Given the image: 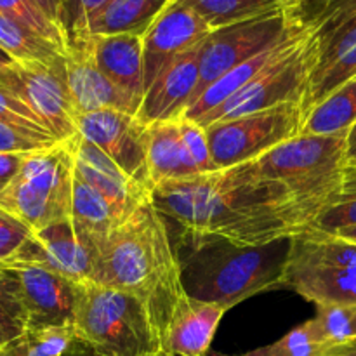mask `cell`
<instances>
[{"instance_id":"41","label":"cell","mask_w":356,"mask_h":356,"mask_svg":"<svg viewBox=\"0 0 356 356\" xmlns=\"http://www.w3.org/2000/svg\"><path fill=\"white\" fill-rule=\"evenodd\" d=\"M30 153L0 152V183L7 184L17 176Z\"/></svg>"},{"instance_id":"25","label":"cell","mask_w":356,"mask_h":356,"mask_svg":"<svg viewBox=\"0 0 356 356\" xmlns=\"http://www.w3.org/2000/svg\"><path fill=\"white\" fill-rule=\"evenodd\" d=\"M356 124V79L334 90L306 113L302 136L348 134Z\"/></svg>"},{"instance_id":"40","label":"cell","mask_w":356,"mask_h":356,"mask_svg":"<svg viewBox=\"0 0 356 356\" xmlns=\"http://www.w3.org/2000/svg\"><path fill=\"white\" fill-rule=\"evenodd\" d=\"M106 2L108 0H76L75 16H73L72 26H70L68 31L70 44H73V42H76L82 37L83 28H86L89 17L92 16L94 13H97Z\"/></svg>"},{"instance_id":"29","label":"cell","mask_w":356,"mask_h":356,"mask_svg":"<svg viewBox=\"0 0 356 356\" xmlns=\"http://www.w3.org/2000/svg\"><path fill=\"white\" fill-rule=\"evenodd\" d=\"M351 226H356V163L344 167L339 186L308 228L337 233Z\"/></svg>"},{"instance_id":"8","label":"cell","mask_w":356,"mask_h":356,"mask_svg":"<svg viewBox=\"0 0 356 356\" xmlns=\"http://www.w3.org/2000/svg\"><path fill=\"white\" fill-rule=\"evenodd\" d=\"M320 33L312 21V28L296 47L271 63L252 82L233 94L229 99L198 120L200 125L229 120L243 115L256 113L285 103L302 104L308 94L313 73L320 65Z\"/></svg>"},{"instance_id":"23","label":"cell","mask_w":356,"mask_h":356,"mask_svg":"<svg viewBox=\"0 0 356 356\" xmlns=\"http://www.w3.org/2000/svg\"><path fill=\"white\" fill-rule=\"evenodd\" d=\"M169 3L170 0H108L97 13L89 17L79 40L92 35L117 33L145 37L146 31Z\"/></svg>"},{"instance_id":"3","label":"cell","mask_w":356,"mask_h":356,"mask_svg":"<svg viewBox=\"0 0 356 356\" xmlns=\"http://www.w3.org/2000/svg\"><path fill=\"white\" fill-rule=\"evenodd\" d=\"M184 247L188 256L179 259L184 291L198 301L214 302L228 312L252 296L284 287L291 238L252 247L222 240Z\"/></svg>"},{"instance_id":"38","label":"cell","mask_w":356,"mask_h":356,"mask_svg":"<svg viewBox=\"0 0 356 356\" xmlns=\"http://www.w3.org/2000/svg\"><path fill=\"white\" fill-rule=\"evenodd\" d=\"M31 233L24 222L0 207V264L13 259Z\"/></svg>"},{"instance_id":"12","label":"cell","mask_w":356,"mask_h":356,"mask_svg":"<svg viewBox=\"0 0 356 356\" xmlns=\"http://www.w3.org/2000/svg\"><path fill=\"white\" fill-rule=\"evenodd\" d=\"M76 129L82 138L106 153L124 172L153 193L146 160V131L134 113L120 110H97L79 115Z\"/></svg>"},{"instance_id":"5","label":"cell","mask_w":356,"mask_h":356,"mask_svg":"<svg viewBox=\"0 0 356 356\" xmlns=\"http://www.w3.org/2000/svg\"><path fill=\"white\" fill-rule=\"evenodd\" d=\"M257 169L289 190L306 221H315L348 165L346 134L298 136L256 160Z\"/></svg>"},{"instance_id":"46","label":"cell","mask_w":356,"mask_h":356,"mask_svg":"<svg viewBox=\"0 0 356 356\" xmlns=\"http://www.w3.org/2000/svg\"><path fill=\"white\" fill-rule=\"evenodd\" d=\"M332 356H356V341L346 344V346L339 348Z\"/></svg>"},{"instance_id":"13","label":"cell","mask_w":356,"mask_h":356,"mask_svg":"<svg viewBox=\"0 0 356 356\" xmlns=\"http://www.w3.org/2000/svg\"><path fill=\"white\" fill-rule=\"evenodd\" d=\"M0 266L13 277L28 327L73 325L79 284L47 268L19 261H6Z\"/></svg>"},{"instance_id":"10","label":"cell","mask_w":356,"mask_h":356,"mask_svg":"<svg viewBox=\"0 0 356 356\" xmlns=\"http://www.w3.org/2000/svg\"><path fill=\"white\" fill-rule=\"evenodd\" d=\"M301 7L275 10L212 31L202 47L200 82L191 103L229 70L275 45L285 35L305 24L308 19L302 16Z\"/></svg>"},{"instance_id":"48","label":"cell","mask_w":356,"mask_h":356,"mask_svg":"<svg viewBox=\"0 0 356 356\" xmlns=\"http://www.w3.org/2000/svg\"><path fill=\"white\" fill-rule=\"evenodd\" d=\"M10 63H14V59L10 58V56L7 54V52L3 51V49H0V68H2V66L10 65Z\"/></svg>"},{"instance_id":"2","label":"cell","mask_w":356,"mask_h":356,"mask_svg":"<svg viewBox=\"0 0 356 356\" xmlns=\"http://www.w3.org/2000/svg\"><path fill=\"white\" fill-rule=\"evenodd\" d=\"M94 282L141 299L162 343L186 291L179 254L153 202L141 205L111 232L97 256Z\"/></svg>"},{"instance_id":"33","label":"cell","mask_w":356,"mask_h":356,"mask_svg":"<svg viewBox=\"0 0 356 356\" xmlns=\"http://www.w3.org/2000/svg\"><path fill=\"white\" fill-rule=\"evenodd\" d=\"M353 79H356V44L350 51L339 56L336 61L323 66V68H318L313 73L308 94H306L305 101H302L305 117L320 101L329 97L334 90H337Z\"/></svg>"},{"instance_id":"42","label":"cell","mask_w":356,"mask_h":356,"mask_svg":"<svg viewBox=\"0 0 356 356\" xmlns=\"http://www.w3.org/2000/svg\"><path fill=\"white\" fill-rule=\"evenodd\" d=\"M59 2H61V24L63 28H65L66 35H68L73 16H75L76 0H59Z\"/></svg>"},{"instance_id":"34","label":"cell","mask_w":356,"mask_h":356,"mask_svg":"<svg viewBox=\"0 0 356 356\" xmlns=\"http://www.w3.org/2000/svg\"><path fill=\"white\" fill-rule=\"evenodd\" d=\"M28 329V315L23 308L13 277L0 266V337L3 343L16 339Z\"/></svg>"},{"instance_id":"49","label":"cell","mask_w":356,"mask_h":356,"mask_svg":"<svg viewBox=\"0 0 356 356\" xmlns=\"http://www.w3.org/2000/svg\"><path fill=\"white\" fill-rule=\"evenodd\" d=\"M146 356H174V355H170V353H167V351H156V353H152V355H146Z\"/></svg>"},{"instance_id":"4","label":"cell","mask_w":356,"mask_h":356,"mask_svg":"<svg viewBox=\"0 0 356 356\" xmlns=\"http://www.w3.org/2000/svg\"><path fill=\"white\" fill-rule=\"evenodd\" d=\"M73 327L79 343L99 356H146L162 351L145 302L96 282L79 284Z\"/></svg>"},{"instance_id":"51","label":"cell","mask_w":356,"mask_h":356,"mask_svg":"<svg viewBox=\"0 0 356 356\" xmlns=\"http://www.w3.org/2000/svg\"><path fill=\"white\" fill-rule=\"evenodd\" d=\"M3 188H6V184H2V183H0V191H2Z\"/></svg>"},{"instance_id":"6","label":"cell","mask_w":356,"mask_h":356,"mask_svg":"<svg viewBox=\"0 0 356 356\" xmlns=\"http://www.w3.org/2000/svg\"><path fill=\"white\" fill-rule=\"evenodd\" d=\"M75 156L70 141L28 155L17 176L0 191V207L31 232L72 219Z\"/></svg>"},{"instance_id":"26","label":"cell","mask_w":356,"mask_h":356,"mask_svg":"<svg viewBox=\"0 0 356 356\" xmlns=\"http://www.w3.org/2000/svg\"><path fill=\"white\" fill-rule=\"evenodd\" d=\"M200 14L212 30L275 10L298 7L305 0H176Z\"/></svg>"},{"instance_id":"1","label":"cell","mask_w":356,"mask_h":356,"mask_svg":"<svg viewBox=\"0 0 356 356\" xmlns=\"http://www.w3.org/2000/svg\"><path fill=\"white\" fill-rule=\"evenodd\" d=\"M156 211L183 232V245L222 242L266 245L292 238L306 221L287 188L257 169L256 160L169 181L153 188Z\"/></svg>"},{"instance_id":"24","label":"cell","mask_w":356,"mask_h":356,"mask_svg":"<svg viewBox=\"0 0 356 356\" xmlns=\"http://www.w3.org/2000/svg\"><path fill=\"white\" fill-rule=\"evenodd\" d=\"M72 222L75 232L99 254L101 247L120 225L106 198L75 174L73 183Z\"/></svg>"},{"instance_id":"31","label":"cell","mask_w":356,"mask_h":356,"mask_svg":"<svg viewBox=\"0 0 356 356\" xmlns=\"http://www.w3.org/2000/svg\"><path fill=\"white\" fill-rule=\"evenodd\" d=\"M0 13L9 19L16 21L38 37L52 42L63 51H68L70 40L66 31L35 0H0Z\"/></svg>"},{"instance_id":"21","label":"cell","mask_w":356,"mask_h":356,"mask_svg":"<svg viewBox=\"0 0 356 356\" xmlns=\"http://www.w3.org/2000/svg\"><path fill=\"white\" fill-rule=\"evenodd\" d=\"M309 28H312V21L308 19L305 24H301V26L296 28L294 31L285 35V37L282 38V40H278L275 45L264 49L263 52L256 54L254 58L247 59L242 65L229 70L226 75H222L221 79L216 80L212 86H209L207 89L200 94V97L195 99L193 103L186 108L183 117L198 122L200 118H204L205 115L211 113L214 108H218L219 104H222L226 99H229L233 94H236L240 89H243L247 83L252 82V80L256 79L261 72H264L271 63H275L280 56H284L285 52H289L292 47H296V45L302 40V37L308 33Z\"/></svg>"},{"instance_id":"44","label":"cell","mask_w":356,"mask_h":356,"mask_svg":"<svg viewBox=\"0 0 356 356\" xmlns=\"http://www.w3.org/2000/svg\"><path fill=\"white\" fill-rule=\"evenodd\" d=\"M348 146V163H356V124L348 131L346 134Z\"/></svg>"},{"instance_id":"22","label":"cell","mask_w":356,"mask_h":356,"mask_svg":"<svg viewBox=\"0 0 356 356\" xmlns=\"http://www.w3.org/2000/svg\"><path fill=\"white\" fill-rule=\"evenodd\" d=\"M146 160L153 188L169 181L186 179L200 174L188 153L177 120L148 125Z\"/></svg>"},{"instance_id":"20","label":"cell","mask_w":356,"mask_h":356,"mask_svg":"<svg viewBox=\"0 0 356 356\" xmlns=\"http://www.w3.org/2000/svg\"><path fill=\"white\" fill-rule=\"evenodd\" d=\"M226 309L214 302L184 296L170 318L162 350L174 356H209Z\"/></svg>"},{"instance_id":"43","label":"cell","mask_w":356,"mask_h":356,"mask_svg":"<svg viewBox=\"0 0 356 356\" xmlns=\"http://www.w3.org/2000/svg\"><path fill=\"white\" fill-rule=\"evenodd\" d=\"M35 2L47 13V16H51L56 23L61 24V2H59V0H35ZM63 30H65V28H63Z\"/></svg>"},{"instance_id":"37","label":"cell","mask_w":356,"mask_h":356,"mask_svg":"<svg viewBox=\"0 0 356 356\" xmlns=\"http://www.w3.org/2000/svg\"><path fill=\"white\" fill-rule=\"evenodd\" d=\"M52 136H38L24 132L0 120V152L9 153H33L58 145Z\"/></svg>"},{"instance_id":"15","label":"cell","mask_w":356,"mask_h":356,"mask_svg":"<svg viewBox=\"0 0 356 356\" xmlns=\"http://www.w3.org/2000/svg\"><path fill=\"white\" fill-rule=\"evenodd\" d=\"M207 21L190 7L170 0L167 9L156 17L143 37V61H145V89L176 58L204 42L212 33Z\"/></svg>"},{"instance_id":"14","label":"cell","mask_w":356,"mask_h":356,"mask_svg":"<svg viewBox=\"0 0 356 356\" xmlns=\"http://www.w3.org/2000/svg\"><path fill=\"white\" fill-rule=\"evenodd\" d=\"M97 256V250L75 232L72 219H68L31 233L9 261L37 264L82 284L94 282Z\"/></svg>"},{"instance_id":"9","label":"cell","mask_w":356,"mask_h":356,"mask_svg":"<svg viewBox=\"0 0 356 356\" xmlns=\"http://www.w3.org/2000/svg\"><path fill=\"white\" fill-rule=\"evenodd\" d=\"M305 110L285 103L256 113L205 125L212 159L218 169L252 162L277 146L301 136Z\"/></svg>"},{"instance_id":"19","label":"cell","mask_w":356,"mask_h":356,"mask_svg":"<svg viewBox=\"0 0 356 356\" xmlns=\"http://www.w3.org/2000/svg\"><path fill=\"white\" fill-rule=\"evenodd\" d=\"M83 42L89 47L97 68L118 89L141 104L146 92L143 37L129 33L92 35L83 38Z\"/></svg>"},{"instance_id":"32","label":"cell","mask_w":356,"mask_h":356,"mask_svg":"<svg viewBox=\"0 0 356 356\" xmlns=\"http://www.w3.org/2000/svg\"><path fill=\"white\" fill-rule=\"evenodd\" d=\"M312 322L323 343L332 350V355L356 341V306H316V315Z\"/></svg>"},{"instance_id":"45","label":"cell","mask_w":356,"mask_h":356,"mask_svg":"<svg viewBox=\"0 0 356 356\" xmlns=\"http://www.w3.org/2000/svg\"><path fill=\"white\" fill-rule=\"evenodd\" d=\"M66 356H99V355H96L94 351H90L89 348L83 346L82 343H76L75 348H73V350L70 351Z\"/></svg>"},{"instance_id":"50","label":"cell","mask_w":356,"mask_h":356,"mask_svg":"<svg viewBox=\"0 0 356 356\" xmlns=\"http://www.w3.org/2000/svg\"><path fill=\"white\" fill-rule=\"evenodd\" d=\"M3 344H6V343H3V339H2V337H0V350H2V348H3Z\"/></svg>"},{"instance_id":"16","label":"cell","mask_w":356,"mask_h":356,"mask_svg":"<svg viewBox=\"0 0 356 356\" xmlns=\"http://www.w3.org/2000/svg\"><path fill=\"white\" fill-rule=\"evenodd\" d=\"M70 145L75 156V174L106 198L118 221L124 222L141 205L152 202V191L124 172L96 145L80 134L70 139Z\"/></svg>"},{"instance_id":"36","label":"cell","mask_w":356,"mask_h":356,"mask_svg":"<svg viewBox=\"0 0 356 356\" xmlns=\"http://www.w3.org/2000/svg\"><path fill=\"white\" fill-rule=\"evenodd\" d=\"M0 120L30 134L52 136L26 104L3 89H0Z\"/></svg>"},{"instance_id":"17","label":"cell","mask_w":356,"mask_h":356,"mask_svg":"<svg viewBox=\"0 0 356 356\" xmlns=\"http://www.w3.org/2000/svg\"><path fill=\"white\" fill-rule=\"evenodd\" d=\"M204 42L174 59L146 89L145 97L136 113L143 124L152 125L183 117L200 82Z\"/></svg>"},{"instance_id":"27","label":"cell","mask_w":356,"mask_h":356,"mask_svg":"<svg viewBox=\"0 0 356 356\" xmlns=\"http://www.w3.org/2000/svg\"><path fill=\"white\" fill-rule=\"evenodd\" d=\"M0 49L7 52L14 61L44 63V65H61L65 54L61 47L38 37L16 21L0 13Z\"/></svg>"},{"instance_id":"47","label":"cell","mask_w":356,"mask_h":356,"mask_svg":"<svg viewBox=\"0 0 356 356\" xmlns=\"http://www.w3.org/2000/svg\"><path fill=\"white\" fill-rule=\"evenodd\" d=\"M336 235H339V236H343V238L353 240V242H356V226H351V228L339 229V232H337Z\"/></svg>"},{"instance_id":"18","label":"cell","mask_w":356,"mask_h":356,"mask_svg":"<svg viewBox=\"0 0 356 356\" xmlns=\"http://www.w3.org/2000/svg\"><path fill=\"white\" fill-rule=\"evenodd\" d=\"M66 82L76 115L97 110H120L138 113L139 103L118 89L94 61L86 42H75L65 54Z\"/></svg>"},{"instance_id":"7","label":"cell","mask_w":356,"mask_h":356,"mask_svg":"<svg viewBox=\"0 0 356 356\" xmlns=\"http://www.w3.org/2000/svg\"><path fill=\"white\" fill-rule=\"evenodd\" d=\"M284 287L316 306H356V242L312 228L299 232L291 238Z\"/></svg>"},{"instance_id":"11","label":"cell","mask_w":356,"mask_h":356,"mask_svg":"<svg viewBox=\"0 0 356 356\" xmlns=\"http://www.w3.org/2000/svg\"><path fill=\"white\" fill-rule=\"evenodd\" d=\"M0 89L26 104L59 143L79 134V115L66 82L65 63H10L0 68Z\"/></svg>"},{"instance_id":"28","label":"cell","mask_w":356,"mask_h":356,"mask_svg":"<svg viewBox=\"0 0 356 356\" xmlns=\"http://www.w3.org/2000/svg\"><path fill=\"white\" fill-rule=\"evenodd\" d=\"M79 343L73 325L28 327L3 344L0 356H66Z\"/></svg>"},{"instance_id":"35","label":"cell","mask_w":356,"mask_h":356,"mask_svg":"<svg viewBox=\"0 0 356 356\" xmlns=\"http://www.w3.org/2000/svg\"><path fill=\"white\" fill-rule=\"evenodd\" d=\"M177 124H179V131L181 136H183L184 145H186L188 148V153H190V156L193 159L195 165L198 167L200 174L216 172V170H219L214 159H212L211 145H209V138L204 125L184 117L177 118Z\"/></svg>"},{"instance_id":"30","label":"cell","mask_w":356,"mask_h":356,"mask_svg":"<svg viewBox=\"0 0 356 356\" xmlns=\"http://www.w3.org/2000/svg\"><path fill=\"white\" fill-rule=\"evenodd\" d=\"M332 350L322 341L312 320L294 327L275 343L240 355L211 353L209 356H330Z\"/></svg>"},{"instance_id":"39","label":"cell","mask_w":356,"mask_h":356,"mask_svg":"<svg viewBox=\"0 0 356 356\" xmlns=\"http://www.w3.org/2000/svg\"><path fill=\"white\" fill-rule=\"evenodd\" d=\"M351 17H356V0H318V7L309 21L323 31L339 26Z\"/></svg>"}]
</instances>
